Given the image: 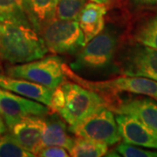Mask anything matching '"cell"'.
Wrapping results in <instances>:
<instances>
[{
  "mask_svg": "<svg viewBox=\"0 0 157 157\" xmlns=\"http://www.w3.org/2000/svg\"><path fill=\"white\" fill-rule=\"evenodd\" d=\"M119 45L118 33L105 27L76 53L70 68L73 71H101L108 68L115 59Z\"/></svg>",
  "mask_w": 157,
  "mask_h": 157,
  "instance_id": "obj_3",
  "label": "cell"
},
{
  "mask_svg": "<svg viewBox=\"0 0 157 157\" xmlns=\"http://www.w3.org/2000/svg\"><path fill=\"white\" fill-rule=\"evenodd\" d=\"M45 45L53 54H76L85 45L83 32L77 20L55 17L40 32Z\"/></svg>",
  "mask_w": 157,
  "mask_h": 157,
  "instance_id": "obj_5",
  "label": "cell"
},
{
  "mask_svg": "<svg viewBox=\"0 0 157 157\" xmlns=\"http://www.w3.org/2000/svg\"><path fill=\"white\" fill-rule=\"evenodd\" d=\"M91 2H94V3H96V4H99V5H103V6H112L115 0H90Z\"/></svg>",
  "mask_w": 157,
  "mask_h": 157,
  "instance_id": "obj_25",
  "label": "cell"
},
{
  "mask_svg": "<svg viewBox=\"0 0 157 157\" xmlns=\"http://www.w3.org/2000/svg\"><path fill=\"white\" fill-rule=\"evenodd\" d=\"M110 107L105 97L76 82L64 81L53 90L50 109L59 113L69 125L75 127L90 115Z\"/></svg>",
  "mask_w": 157,
  "mask_h": 157,
  "instance_id": "obj_1",
  "label": "cell"
},
{
  "mask_svg": "<svg viewBox=\"0 0 157 157\" xmlns=\"http://www.w3.org/2000/svg\"><path fill=\"white\" fill-rule=\"evenodd\" d=\"M116 121L123 142L141 147L157 149V134L136 118L117 113Z\"/></svg>",
  "mask_w": 157,
  "mask_h": 157,
  "instance_id": "obj_10",
  "label": "cell"
},
{
  "mask_svg": "<svg viewBox=\"0 0 157 157\" xmlns=\"http://www.w3.org/2000/svg\"><path fill=\"white\" fill-rule=\"evenodd\" d=\"M51 111L49 107L39 102L0 86V115L9 129L23 118L29 115L45 116Z\"/></svg>",
  "mask_w": 157,
  "mask_h": 157,
  "instance_id": "obj_9",
  "label": "cell"
},
{
  "mask_svg": "<svg viewBox=\"0 0 157 157\" xmlns=\"http://www.w3.org/2000/svg\"><path fill=\"white\" fill-rule=\"evenodd\" d=\"M133 39L137 43L157 49V12L137 25Z\"/></svg>",
  "mask_w": 157,
  "mask_h": 157,
  "instance_id": "obj_19",
  "label": "cell"
},
{
  "mask_svg": "<svg viewBox=\"0 0 157 157\" xmlns=\"http://www.w3.org/2000/svg\"><path fill=\"white\" fill-rule=\"evenodd\" d=\"M116 113L128 114L136 118L149 129L157 134V101L149 98L128 99L117 106L109 107Z\"/></svg>",
  "mask_w": 157,
  "mask_h": 157,
  "instance_id": "obj_12",
  "label": "cell"
},
{
  "mask_svg": "<svg viewBox=\"0 0 157 157\" xmlns=\"http://www.w3.org/2000/svg\"><path fill=\"white\" fill-rule=\"evenodd\" d=\"M64 64L59 57H43L10 67L7 68L6 73L10 77L27 79L54 90L65 81Z\"/></svg>",
  "mask_w": 157,
  "mask_h": 157,
  "instance_id": "obj_6",
  "label": "cell"
},
{
  "mask_svg": "<svg viewBox=\"0 0 157 157\" xmlns=\"http://www.w3.org/2000/svg\"><path fill=\"white\" fill-rule=\"evenodd\" d=\"M86 4V0H58L56 17L78 21L79 13Z\"/></svg>",
  "mask_w": 157,
  "mask_h": 157,
  "instance_id": "obj_20",
  "label": "cell"
},
{
  "mask_svg": "<svg viewBox=\"0 0 157 157\" xmlns=\"http://www.w3.org/2000/svg\"><path fill=\"white\" fill-rule=\"evenodd\" d=\"M35 155L18 144L11 134L0 136V157H33Z\"/></svg>",
  "mask_w": 157,
  "mask_h": 157,
  "instance_id": "obj_21",
  "label": "cell"
},
{
  "mask_svg": "<svg viewBox=\"0 0 157 157\" xmlns=\"http://www.w3.org/2000/svg\"><path fill=\"white\" fill-rule=\"evenodd\" d=\"M129 3L136 9L157 7V0H129Z\"/></svg>",
  "mask_w": 157,
  "mask_h": 157,
  "instance_id": "obj_24",
  "label": "cell"
},
{
  "mask_svg": "<svg viewBox=\"0 0 157 157\" xmlns=\"http://www.w3.org/2000/svg\"><path fill=\"white\" fill-rule=\"evenodd\" d=\"M64 71L67 77L72 78L74 82L83 86L86 88L95 91L99 94H118L130 93L134 94L147 96L157 101V81L144 77L122 76L107 80H86L80 78L66 64Z\"/></svg>",
  "mask_w": 157,
  "mask_h": 157,
  "instance_id": "obj_4",
  "label": "cell"
},
{
  "mask_svg": "<svg viewBox=\"0 0 157 157\" xmlns=\"http://www.w3.org/2000/svg\"><path fill=\"white\" fill-rule=\"evenodd\" d=\"M116 152L125 157H157L156 150H147L143 147L128 143H121L116 147Z\"/></svg>",
  "mask_w": 157,
  "mask_h": 157,
  "instance_id": "obj_22",
  "label": "cell"
},
{
  "mask_svg": "<svg viewBox=\"0 0 157 157\" xmlns=\"http://www.w3.org/2000/svg\"><path fill=\"white\" fill-rule=\"evenodd\" d=\"M44 116L29 115L23 118L11 127V135L25 150L33 153L35 156L43 148L42 132Z\"/></svg>",
  "mask_w": 157,
  "mask_h": 157,
  "instance_id": "obj_11",
  "label": "cell"
},
{
  "mask_svg": "<svg viewBox=\"0 0 157 157\" xmlns=\"http://www.w3.org/2000/svg\"><path fill=\"white\" fill-rule=\"evenodd\" d=\"M69 130L76 136L103 142L108 146L121 140L115 116L108 107L93 113L77 126L69 128Z\"/></svg>",
  "mask_w": 157,
  "mask_h": 157,
  "instance_id": "obj_7",
  "label": "cell"
},
{
  "mask_svg": "<svg viewBox=\"0 0 157 157\" xmlns=\"http://www.w3.org/2000/svg\"><path fill=\"white\" fill-rule=\"evenodd\" d=\"M29 20L40 34L46 24L56 17L58 0H25Z\"/></svg>",
  "mask_w": 157,
  "mask_h": 157,
  "instance_id": "obj_16",
  "label": "cell"
},
{
  "mask_svg": "<svg viewBox=\"0 0 157 157\" xmlns=\"http://www.w3.org/2000/svg\"><path fill=\"white\" fill-rule=\"evenodd\" d=\"M107 12V6L94 2L86 4L82 8L78 22L84 34L85 43L89 42L104 30Z\"/></svg>",
  "mask_w": 157,
  "mask_h": 157,
  "instance_id": "obj_14",
  "label": "cell"
},
{
  "mask_svg": "<svg viewBox=\"0 0 157 157\" xmlns=\"http://www.w3.org/2000/svg\"><path fill=\"white\" fill-rule=\"evenodd\" d=\"M1 30H2V23H0V44H1Z\"/></svg>",
  "mask_w": 157,
  "mask_h": 157,
  "instance_id": "obj_27",
  "label": "cell"
},
{
  "mask_svg": "<svg viewBox=\"0 0 157 157\" xmlns=\"http://www.w3.org/2000/svg\"><path fill=\"white\" fill-rule=\"evenodd\" d=\"M108 145L103 142L77 136L73 139L69 155L73 157H101L106 155Z\"/></svg>",
  "mask_w": 157,
  "mask_h": 157,
  "instance_id": "obj_17",
  "label": "cell"
},
{
  "mask_svg": "<svg viewBox=\"0 0 157 157\" xmlns=\"http://www.w3.org/2000/svg\"><path fill=\"white\" fill-rule=\"evenodd\" d=\"M117 71L124 76L144 77L157 81V49L135 42L121 52Z\"/></svg>",
  "mask_w": 157,
  "mask_h": 157,
  "instance_id": "obj_8",
  "label": "cell"
},
{
  "mask_svg": "<svg viewBox=\"0 0 157 157\" xmlns=\"http://www.w3.org/2000/svg\"><path fill=\"white\" fill-rule=\"evenodd\" d=\"M6 21L31 24L25 0H0V23Z\"/></svg>",
  "mask_w": 157,
  "mask_h": 157,
  "instance_id": "obj_18",
  "label": "cell"
},
{
  "mask_svg": "<svg viewBox=\"0 0 157 157\" xmlns=\"http://www.w3.org/2000/svg\"><path fill=\"white\" fill-rule=\"evenodd\" d=\"M41 157H68L69 152L65 147L59 146H48L43 147L38 154Z\"/></svg>",
  "mask_w": 157,
  "mask_h": 157,
  "instance_id": "obj_23",
  "label": "cell"
},
{
  "mask_svg": "<svg viewBox=\"0 0 157 157\" xmlns=\"http://www.w3.org/2000/svg\"><path fill=\"white\" fill-rule=\"evenodd\" d=\"M0 86L29 100L39 102L49 108L51 107L53 90L43 85L24 78H13L0 74Z\"/></svg>",
  "mask_w": 157,
  "mask_h": 157,
  "instance_id": "obj_13",
  "label": "cell"
},
{
  "mask_svg": "<svg viewBox=\"0 0 157 157\" xmlns=\"http://www.w3.org/2000/svg\"><path fill=\"white\" fill-rule=\"evenodd\" d=\"M6 132V122L4 121L3 117L0 115V136L3 135Z\"/></svg>",
  "mask_w": 157,
  "mask_h": 157,
  "instance_id": "obj_26",
  "label": "cell"
},
{
  "mask_svg": "<svg viewBox=\"0 0 157 157\" xmlns=\"http://www.w3.org/2000/svg\"><path fill=\"white\" fill-rule=\"evenodd\" d=\"M48 52L41 35L29 23H2L0 57L11 64H20L41 59Z\"/></svg>",
  "mask_w": 157,
  "mask_h": 157,
  "instance_id": "obj_2",
  "label": "cell"
},
{
  "mask_svg": "<svg viewBox=\"0 0 157 157\" xmlns=\"http://www.w3.org/2000/svg\"><path fill=\"white\" fill-rule=\"evenodd\" d=\"M73 138L69 136L66 121L57 115L44 116V126L42 132V146H59L67 151L73 146Z\"/></svg>",
  "mask_w": 157,
  "mask_h": 157,
  "instance_id": "obj_15",
  "label": "cell"
}]
</instances>
